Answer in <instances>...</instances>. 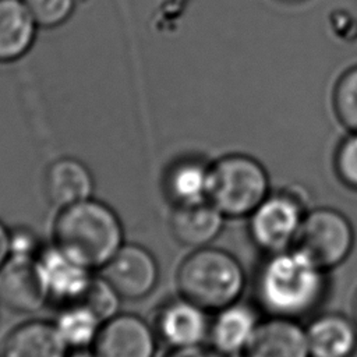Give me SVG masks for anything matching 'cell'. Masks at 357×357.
I'll return each instance as SVG.
<instances>
[{
  "instance_id": "1",
  "label": "cell",
  "mask_w": 357,
  "mask_h": 357,
  "mask_svg": "<svg viewBox=\"0 0 357 357\" xmlns=\"http://www.w3.org/2000/svg\"><path fill=\"white\" fill-rule=\"evenodd\" d=\"M325 271L298 248L269 254L255 279L261 307L272 317L300 318L325 294Z\"/></svg>"
},
{
  "instance_id": "2",
  "label": "cell",
  "mask_w": 357,
  "mask_h": 357,
  "mask_svg": "<svg viewBox=\"0 0 357 357\" xmlns=\"http://www.w3.org/2000/svg\"><path fill=\"white\" fill-rule=\"evenodd\" d=\"M53 243L89 269H102L124 244V230L114 209L91 197L59 209Z\"/></svg>"
},
{
  "instance_id": "3",
  "label": "cell",
  "mask_w": 357,
  "mask_h": 357,
  "mask_svg": "<svg viewBox=\"0 0 357 357\" xmlns=\"http://www.w3.org/2000/svg\"><path fill=\"white\" fill-rule=\"evenodd\" d=\"M180 294L206 311H219L236 303L245 286L240 262L227 251L197 248L178 266Z\"/></svg>"
},
{
  "instance_id": "4",
  "label": "cell",
  "mask_w": 357,
  "mask_h": 357,
  "mask_svg": "<svg viewBox=\"0 0 357 357\" xmlns=\"http://www.w3.org/2000/svg\"><path fill=\"white\" fill-rule=\"evenodd\" d=\"M268 195L269 177L257 159L231 153L211 166L208 201L225 216H250Z\"/></svg>"
},
{
  "instance_id": "5",
  "label": "cell",
  "mask_w": 357,
  "mask_h": 357,
  "mask_svg": "<svg viewBox=\"0 0 357 357\" xmlns=\"http://www.w3.org/2000/svg\"><path fill=\"white\" fill-rule=\"evenodd\" d=\"M354 230L350 220L332 208L307 212L294 247L307 254L324 271L340 265L351 252Z\"/></svg>"
},
{
  "instance_id": "6",
  "label": "cell",
  "mask_w": 357,
  "mask_h": 357,
  "mask_svg": "<svg viewBox=\"0 0 357 357\" xmlns=\"http://www.w3.org/2000/svg\"><path fill=\"white\" fill-rule=\"evenodd\" d=\"M305 213L303 202L296 195L269 194L250 213L251 240L268 254L289 250L296 243Z\"/></svg>"
},
{
  "instance_id": "7",
  "label": "cell",
  "mask_w": 357,
  "mask_h": 357,
  "mask_svg": "<svg viewBox=\"0 0 357 357\" xmlns=\"http://www.w3.org/2000/svg\"><path fill=\"white\" fill-rule=\"evenodd\" d=\"M35 268L46 301L59 307L79 303L93 279L92 269L54 243L43 245L35 258Z\"/></svg>"
},
{
  "instance_id": "8",
  "label": "cell",
  "mask_w": 357,
  "mask_h": 357,
  "mask_svg": "<svg viewBox=\"0 0 357 357\" xmlns=\"http://www.w3.org/2000/svg\"><path fill=\"white\" fill-rule=\"evenodd\" d=\"M102 278L124 300H141L159 280L155 257L139 244H123L102 268Z\"/></svg>"
},
{
  "instance_id": "9",
  "label": "cell",
  "mask_w": 357,
  "mask_h": 357,
  "mask_svg": "<svg viewBox=\"0 0 357 357\" xmlns=\"http://www.w3.org/2000/svg\"><path fill=\"white\" fill-rule=\"evenodd\" d=\"M156 337L141 317L117 312L102 324L92 347L98 357H155Z\"/></svg>"
},
{
  "instance_id": "10",
  "label": "cell",
  "mask_w": 357,
  "mask_h": 357,
  "mask_svg": "<svg viewBox=\"0 0 357 357\" xmlns=\"http://www.w3.org/2000/svg\"><path fill=\"white\" fill-rule=\"evenodd\" d=\"M206 310L180 297L166 303L156 315V336L172 349L199 346L209 337Z\"/></svg>"
},
{
  "instance_id": "11",
  "label": "cell",
  "mask_w": 357,
  "mask_h": 357,
  "mask_svg": "<svg viewBox=\"0 0 357 357\" xmlns=\"http://www.w3.org/2000/svg\"><path fill=\"white\" fill-rule=\"evenodd\" d=\"M240 357H310L307 332L296 319L272 317L259 322Z\"/></svg>"
},
{
  "instance_id": "12",
  "label": "cell",
  "mask_w": 357,
  "mask_h": 357,
  "mask_svg": "<svg viewBox=\"0 0 357 357\" xmlns=\"http://www.w3.org/2000/svg\"><path fill=\"white\" fill-rule=\"evenodd\" d=\"M0 304L21 314L35 312L47 304L35 259L8 258L0 269Z\"/></svg>"
},
{
  "instance_id": "13",
  "label": "cell",
  "mask_w": 357,
  "mask_h": 357,
  "mask_svg": "<svg viewBox=\"0 0 357 357\" xmlns=\"http://www.w3.org/2000/svg\"><path fill=\"white\" fill-rule=\"evenodd\" d=\"M259 319L257 312L241 303H233L216 311L209 328L211 347L225 357L241 356L254 336Z\"/></svg>"
},
{
  "instance_id": "14",
  "label": "cell",
  "mask_w": 357,
  "mask_h": 357,
  "mask_svg": "<svg viewBox=\"0 0 357 357\" xmlns=\"http://www.w3.org/2000/svg\"><path fill=\"white\" fill-rule=\"evenodd\" d=\"M68 350L53 322L31 319L7 333L0 357H67Z\"/></svg>"
},
{
  "instance_id": "15",
  "label": "cell",
  "mask_w": 357,
  "mask_h": 357,
  "mask_svg": "<svg viewBox=\"0 0 357 357\" xmlns=\"http://www.w3.org/2000/svg\"><path fill=\"white\" fill-rule=\"evenodd\" d=\"M225 218L208 199L197 204L176 205L170 216V230L180 244L197 250L206 247L219 236Z\"/></svg>"
},
{
  "instance_id": "16",
  "label": "cell",
  "mask_w": 357,
  "mask_h": 357,
  "mask_svg": "<svg viewBox=\"0 0 357 357\" xmlns=\"http://www.w3.org/2000/svg\"><path fill=\"white\" fill-rule=\"evenodd\" d=\"M93 185L89 167L75 158H60L45 173V194L59 209L91 198Z\"/></svg>"
},
{
  "instance_id": "17",
  "label": "cell",
  "mask_w": 357,
  "mask_h": 357,
  "mask_svg": "<svg viewBox=\"0 0 357 357\" xmlns=\"http://www.w3.org/2000/svg\"><path fill=\"white\" fill-rule=\"evenodd\" d=\"M38 31L24 0H0V64L15 63L26 56Z\"/></svg>"
},
{
  "instance_id": "18",
  "label": "cell",
  "mask_w": 357,
  "mask_h": 357,
  "mask_svg": "<svg viewBox=\"0 0 357 357\" xmlns=\"http://www.w3.org/2000/svg\"><path fill=\"white\" fill-rule=\"evenodd\" d=\"M356 325L340 314L315 318L305 329L310 357H353L357 350Z\"/></svg>"
},
{
  "instance_id": "19",
  "label": "cell",
  "mask_w": 357,
  "mask_h": 357,
  "mask_svg": "<svg viewBox=\"0 0 357 357\" xmlns=\"http://www.w3.org/2000/svg\"><path fill=\"white\" fill-rule=\"evenodd\" d=\"M209 180L211 166L199 159L187 158L169 169L165 187L176 205H188L208 199Z\"/></svg>"
},
{
  "instance_id": "20",
  "label": "cell",
  "mask_w": 357,
  "mask_h": 357,
  "mask_svg": "<svg viewBox=\"0 0 357 357\" xmlns=\"http://www.w3.org/2000/svg\"><path fill=\"white\" fill-rule=\"evenodd\" d=\"M53 324L67 347L79 350L93 346L103 322L86 305L74 303L60 307Z\"/></svg>"
},
{
  "instance_id": "21",
  "label": "cell",
  "mask_w": 357,
  "mask_h": 357,
  "mask_svg": "<svg viewBox=\"0 0 357 357\" xmlns=\"http://www.w3.org/2000/svg\"><path fill=\"white\" fill-rule=\"evenodd\" d=\"M332 105L337 121L349 132H357V64L339 75L332 92Z\"/></svg>"
},
{
  "instance_id": "22",
  "label": "cell",
  "mask_w": 357,
  "mask_h": 357,
  "mask_svg": "<svg viewBox=\"0 0 357 357\" xmlns=\"http://www.w3.org/2000/svg\"><path fill=\"white\" fill-rule=\"evenodd\" d=\"M39 29H53L66 24L75 11L77 0H24Z\"/></svg>"
},
{
  "instance_id": "23",
  "label": "cell",
  "mask_w": 357,
  "mask_h": 357,
  "mask_svg": "<svg viewBox=\"0 0 357 357\" xmlns=\"http://www.w3.org/2000/svg\"><path fill=\"white\" fill-rule=\"evenodd\" d=\"M120 300L121 297L117 291L102 276H93L79 303L86 305L102 322H105L117 314Z\"/></svg>"
},
{
  "instance_id": "24",
  "label": "cell",
  "mask_w": 357,
  "mask_h": 357,
  "mask_svg": "<svg viewBox=\"0 0 357 357\" xmlns=\"http://www.w3.org/2000/svg\"><path fill=\"white\" fill-rule=\"evenodd\" d=\"M335 169L343 184L357 190V132H350L337 146Z\"/></svg>"
},
{
  "instance_id": "25",
  "label": "cell",
  "mask_w": 357,
  "mask_h": 357,
  "mask_svg": "<svg viewBox=\"0 0 357 357\" xmlns=\"http://www.w3.org/2000/svg\"><path fill=\"white\" fill-rule=\"evenodd\" d=\"M43 248L38 236L28 229L11 230V252L13 258L35 259L39 251Z\"/></svg>"
},
{
  "instance_id": "26",
  "label": "cell",
  "mask_w": 357,
  "mask_h": 357,
  "mask_svg": "<svg viewBox=\"0 0 357 357\" xmlns=\"http://www.w3.org/2000/svg\"><path fill=\"white\" fill-rule=\"evenodd\" d=\"M166 357H225V356L218 353L212 347H205L199 344V346L184 347V349H173Z\"/></svg>"
},
{
  "instance_id": "27",
  "label": "cell",
  "mask_w": 357,
  "mask_h": 357,
  "mask_svg": "<svg viewBox=\"0 0 357 357\" xmlns=\"http://www.w3.org/2000/svg\"><path fill=\"white\" fill-rule=\"evenodd\" d=\"M11 252V230L0 220V269L6 265Z\"/></svg>"
},
{
  "instance_id": "28",
  "label": "cell",
  "mask_w": 357,
  "mask_h": 357,
  "mask_svg": "<svg viewBox=\"0 0 357 357\" xmlns=\"http://www.w3.org/2000/svg\"><path fill=\"white\" fill-rule=\"evenodd\" d=\"M67 357H98L95 351H89L88 349H79V350H73Z\"/></svg>"
},
{
  "instance_id": "29",
  "label": "cell",
  "mask_w": 357,
  "mask_h": 357,
  "mask_svg": "<svg viewBox=\"0 0 357 357\" xmlns=\"http://www.w3.org/2000/svg\"><path fill=\"white\" fill-rule=\"evenodd\" d=\"M353 315H354V322L357 324V293H356L354 301H353Z\"/></svg>"
}]
</instances>
